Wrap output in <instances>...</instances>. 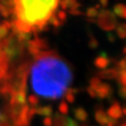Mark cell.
I'll list each match as a JSON object with an SVG mask.
<instances>
[{
    "mask_svg": "<svg viewBox=\"0 0 126 126\" xmlns=\"http://www.w3.org/2000/svg\"><path fill=\"white\" fill-rule=\"evenodd\" d=\"M72 71L67 63L53 51H43L35 57L31 67V83L37 95L57 99L68 90Z\"/></svg>",
    "mask_w": 126,
    "mask_h": 126,
    "instance_id": "6da1fadb",
    "label": "cell"
},
{
    "mask_svg": "<svg viewBox=\"0 0 126 126\" xmlns=\"http://www.w3.org/2000/svg\"><path fill=\"white\" fill-rule=\"evenodd\" d=\"M59 5L53 1H14V16L11 30L30 34L32 31L43 30Z\"/></svg>",
    "mask_w": 126,
    "mask_h": 126,
    "instance_id": "7a4b0ae2",
    "label": "cell"
},
{
    "mask_svg": "<svg viewBox=\"0 0 126 126\" xmlns=\"http://www.w3.org/2000/svg\"><path fill=\"white\" fill-rule=\"evenodd\" d=\"M0 45L2 47L3 52H4L6 58L8 59V61L12 62L21 56V54L23 53V51L24 50V47L26 44L22 43L17 38L16 35L12 33L7 39L2 41L0 43Z\"/></svg>",
    "mask_w": 126,
    "mask_h": 126,
    "instance_id": "3957f363",
    "label": "cell"
},
{
    "mask_svg": "<svg viewBox=\"0 0 126 126\" xmlns=\"http://www.w3.org/2000/svg\"><path fill=\"white\" fill-rule=\"evenodd\" d=\"M97 23L100 28L106 31H111L117 26V20L115 14L108 9H101L98 14Z\"/></svg>",
    "mask_w": 126,
    "mask_h": 126,
    "instance_id": "277c9868",
    "label": "cell"
},
{
    "mask_svg": "<svg viewBox=\"0 0 126 126\" xmlns=\"http://www.w3.org/2000/svg\"><path fill=\"white\" fill-rule=\"evenodd\" d=\"M26 47L28 51L36 57L41 52L46 51V50L48 49V44H47L46 40H44V39L36 37L34 39H31V40L28 41Z\"/></svg>",
    "mask_w": 126,
    "mask_h": 126,
    "instance_id": "5b68a950",
    "label": "cell"
},
{
    "mask_svg": "<svg viewBox=\"0 0 126 126\" xmlns=\"http://www.w3.org/2000/svg\"><path fill=\"white\" fill-rule=\"evenodd\" d=\"M52 126H78V123L71 118L62 116L58 113H56L55 118L53 119Z\"/></svg>",
    "mask_w": 126,
    "mask_h": 126,
    "instance_id": "8992f818",
    "label": "cell"
},
{
    "mask_svg": "<svg viewBox=\"0 0 126 126\" xmlns=\"http://www.w3.org/2000/svg\"><path fill=\"white\" fill-rule=\"evenodd\" d=\"M96 96L99 98H108L112 95V88L108 83H101L96 89Z\"/></svg>",
    "mask_w": 126,
    "mask_h": 126,
    "instance_id": "52a82bcc",
    "label": "cell"
},
{
    "mask_svg": "<svg viewBox=\"0 0 126 126\" xmlns=\"http://www.w3.org/2000/svg\"><path fill=\"white\" fill-rule=\"evenodd\" d=\"M107 114L108 115V117L114 119V120H119L122 117V109L120 106V104L118 102H114V104L111 105V107L108 108Z\"/></svg>",
    "mask_w": 126,
    "mask_h": 126,
    "instance_id": "ba28073f",
    "label": "cell"
},
{
    "mask_svg": "<svg viewBox=\"0 0 126 126\" xmlns=\"http://www.w3.org/2000/svg\"><path fill=\"white\" fill-rule=\"evenodd\" d=\"M109 63H110V60L108 58V54L106 53V52H104V51H102L99 54V56H97L94 59V65L96 67L100 68V69H103V70L107 69Z\"/></svg>",
    "mask_w": 126,
    "mask_h": 126,
    "instance_id": "9c48e42d",
    "label": "cell"
},
{
    "mask_svg": "<svg viewBox=\"0 0 126 126\" xmlns=\"http://www.w3.org/2000/svg\"><path fill=\"white\" fill-rule=\"evenodd\" d=\"M119 73L120 71L117 68H107L105 70L100 71L97 75L99 79H117L119 77Z\"/></svg>",
    "mask_w": 126,
    "mask_h": 126,
    "instance_id": "30bf717a",
    "label": "cell"
},
{
    "mask_svg": "<svg viewBox=\"0 0 126 126\" xmlns=\"http://www.w3.org/2000/svg\"><path fill=\"white\" fill-rule=\"evenodd\" d=\"M10 30H11V22L4 21L0 24V43L9 37Z\"/></svg>",
    "mask_w": 126,
    "mask_h": 126,
    "instance_id": "8fae6325",
    "label": "cell"
},
{
    "mask_svg": "<svg viewBox=\"0 0 126 126\" xmlns=\"http://www.w3.org/2000/svg\"><path fill=\"white\" fill-rule=\"evenodd\" d=\"M94 118L96 120V122L103 126H107V124H108L109 120H110V118L108 117L107 112L105 110H103L102 108H99L98 110L95 111Z\"/></svg>",
    "mask_w": 126,
    "mask_h": 126,
    "instance_id": "7c38bea8",
    "label": "cell"
},
{
    "mask_svg": "<svg viewBox=\"0 0 126 126\" xmlns=\"http://www.w3.org/2000/svg\"><path fill=\"white\" fill-rule=\"evenodd\" d=\"M59 5L62 6L63 9H79L81 5L77 2V1H73V0H65V1H61L59 2Z\"/></svg>",
    "mask_w": 126,
    "mask_h": 126,
    "instance_id": "4fadbf2b",
    "label": "cell"
},
{
    "mask_svg": "<svg viewBox=\"0 0 126 126\" xmlns=\"http://www.w3.org/2000/svg\"><path fill=\"white\" fill-rule=\"evenodd\" d=\"M53 113V109L50 106H44V107H37L36 108V114L39 116L50 117Z\"/></svg>",
    "mask_w": 126,
    "mask_h": 126,
    "instance_id": "5bb4252c",
    "label": "cell"
},
{
    "mask_svg": "<svg viewBox=\"0 0 126 126\" xmlns=\"http://www.w3.org/2000/svg\"><path fill=\"white\" fill-rule=\"evenodd\" d=\"M113 12L119 17L126 19V5L117 4L113 7Z\"/></svg>",
    "mask_w": 126,
    "mask_h": 126,
    "instance_id": "9a60e30c",
    "label": "cell"
},
{
    "mask_svg": "<svg viewBox=\"0 0 126 126\" xmlns=\"http://www.w3.org/2000/svg\"><path fill=\"white\" fill-rule=\"evenodd\" d=\"M74 116L76 117L77 120L80 122H85L88 119V113L84 108H77L76 109H74Z\"/></svg>",
    "mask_w": 126,
    "mask_h": 126,
    "instance_id": "2e32d148",
    "label": "cell"
},
{
    "mask_svg": "<svg viewBox=\"0 0 126 126\" xmlns=\"http://www.w3.org/2000/svg\"><path fill=\"white\" fill-rule=\"evenodd\" d=\"M99 8H100V5H97V6H95V7H91L89 9H87V10H86V15H87V17L91 19L98 17Z\"/></svg>",
    "mask_w": 126,
    "mask_h": 126,
    "instance_id": "e0dca14e",
    "label": "cell"
},
{
    "mask_svg": "<svg viewBox=\"0 0 126 126\" xmlns=\"http://www.w3.org/2000/svg\"><path fill=\"white\" fill-rule=\"evenodd\" d=\"M116 32L120 38H122V39L126 38V23L119 24L116 28Z\"/></svg>",
    "mask_w": 126,
    "mask_h": 126,
    "instance_id": "ac0fdd59",
    "label": "cell"
},
{
    "mask_svg": "<svg viewBox=\"0 0 126 126\" xmlns=\"http://www.w3.org/2000/svg\"><path fill=\"white\" fill-rule=\"evenodd\" d=\"M65 99L68 103H73L75 101V98H76V90L75 89H68L66 92H65Z\"/></svg>",
    "mask_w": 126,
    "mask_h": 126,
    "instance_id": "d6986e66",
    "label": "cell"
},
{
    "mask_svg": "<svg viewBox=\"0 0 126 126\" xmlns=\"http://www.w3.org/2000/svg\"><path fill=\"white\" fill-rule=\"evenodd\" d=\"M28 103L31 106L32 108H37L38 107V104H39V98L35 94H31L28 96Z\"/></svg>",
    "mask_w": 126,
    "mask_h": 126,
    "instance_id": "ffe728a7",
    "label": "cell"
},
{
    "mask_svg": "<svg viewBox=\"0 0 126 126\" xmlns=\"http://www.w3.org/2000/svg\"><path fill=\"white\" fill-rule=\"evenodd\" d=\"M58 109H59V112L61 113V114H63V115L67 114L68 111H69L68 104L66 103L65 101H62V102L60 103V105H59Z\"/></svg>",
    "mask_w": 126,
    "mask_h": 126,
    "instance_id": "44dd1931",
    "label": "cell"
},
{
    "mask_svg": "<svg viewBox=\"0 0 126 126\" xmlns=\"http://www.w3.org/2000/svg\"><path fill=\"white\" fill-rule=\"evenodd\" d=\"M49 23H50L51 25H53V26H55V27H60L61 25L63 24V22H61V21L57 18V16H56L55 14H53V15L50 17V19L49 20Z\"/></svg>",
    "mask_w": 126,
    "mask_h": 126,
    "instance_id": "7402d4cb",
    "label": "cell"
},
{
    "mask_svg": "<svg viewBox=\"0 0 126 126\" xmlns=\"http://www.w3.org/2000/svg\"><path fill=\"white\" fill-rule=\"evenodd\" d=\"M101 83H102L101 79H99L98 77H93L90 79V87L94 88V89H96Z\"/></svg>",
    "mask_w": 126,
    "mask_h": 126,
    "instance_id": "603a6c76",
    "label": "cell"
},
{
    "mask_svg": "<svg viewBox=\"0 0 126 126\" xmlns=\"http://www.w3.org/2000/svg\"><path fill=\"white\" fill-rule=\"evenodd\" d=\"M117 79L119 80V82L121 83V85L126 86V70L120 71V73H119V77H118Z\"/></svg>",
    "mask_w": 126,
    "mask_h": 126,
    "instance_id": "cb8c5ba5",
    "label": "cell"
},
{
    "mask_svg": "<svg viewBox=\"0 0 126 126\" xmlns=\"http://www.w3.org/2000/svg\"><path fill=\"white\" fill-rule=\"evenodd\" d=\"M56 16H57V18L61 21V22H63V23H64L65 21H66V18H67V14H66V12L64 11V10H59V11H57V13L55 14Z\"/></svg>",
    "mask_w": 126,
    "mask_h": 126,
    "instance_id": "d4e9b609",
    "label": "cell"
},
{
    "mask_svg": "<svg viewBox=\"0 0 126 126\" xmlns=\"http://www.w3.org/2000/svg\"><path fill=\"white\" fill-rule=\"evenodd\" d=\"M119 71H122V70H126V57L125 58L120 60L117 63V67H116Z\"/></svg>",
    "mask_w": 126,
    "mask_h": 126,
    "instance_id": "484cf974",
    "label": "cell"
},
{
    "mask_svg": "<svg viewBox=\"0 0 126 126\" xmlns=\"http://www.w3.org/2000/svg\"><path fill=\"white\" fill-rule=\"evenodd\" d=\"M119 95L123 99H126V86L121 85L119 88Z\"/></svg>",
    "mask_w": 126,
    "mask_h": 126,
    "instance_id": "4316f807",
    "label": "cell"
},
{
    "mask_svg": "<svg viewBox=\"0 0 126 126\" xmlns=\"http://www.w3.org/2000/svg\"><path fill=\"white\" fill-rule=\"evenodd\" d=\"M89 46L91 49H96L98 47V41L95 39L94 37H91L89 41Z\"/></svg>",
    "mask_w": 126,
    "mask_h": 126,
    "instance_id": "83f0119b",
    "label": "cell"
},
{
    "mask_svg": "<svg viewBox=\"0 0 126 126\" xmlns=\"http://www.w3.org/2000/svg\"><path fill=\"white\" fill-rule=\"evenodd\" d=\"M52 122H53V120L50 117H46L43 120V124H44V126H52Z\"/></svg>",
    "mask_w": 126,
    "mask_h": 126,
    "instance_id": "f1b7e54d",
    "label": "cell"
},
{
    "mask_svg": "<svg viewBox=\"0 0 126 126\" xmlns=\"http://www.w3.org/2000/svg\"><path fill=\"white\" fill-rule=\"evenodd\" d=\"M87 92H88V94H89V95H90L91 97H93V98H95V97H97L96 96V92H95V89H94V88H92V87H88L87 88Z\"/></svg>",
    "mask_w": 126,
    "mask_h": 126,
    "instance_id": "f546056e",
    "label": "cell"
},
{
    "mask_svg": "<svg viewBox=\"0 0 126 126\" xmlns=\"http://www.w3.org/2000/svg\"><path fill=\"white\" fill-rule=\"evenodd\" d=\"M69 13L72 14V15H81L82 11H80L79 9H70L69 10Z\"/></svg>",
    "mask_w": 126,
    "mask_h": 126,
    "instance_id": "4dcf8cb0",
    "label": "cell"
},
{
    "mask_svg": "<svg viewBox=\"0 0 126 126\" xmlns=\"http://www.w3.org/2000/svg\"><path fill=\"white\" fill-rule=\"evenodd\" d=\"M5 60H8V59L6 58L4 52H3V50H2V47H1V45H0V63H3Z\"/></svg>",
    "mask_w": 126,
    "mask_h": 126,
    "instance_id": "1f68e13d",
    "label": "cell"
},
{
    "mask_svg": "<svg viewBox=\"0 0 126 126\" xmlns=\"http://www.w3.org/2000/svg\"><path fill=\"white\" fill-rule=\"evenodd\" d=\"M107 37H108V40L110 41V42H114V41L116 40L115 36H114V34H113V33H108Z\"/></svg>",
    "mask_w": 126,
    "mask_h": 126,
    "instance_id": "d6a6232c",
    "label": "cell"
},
{
    "mask_svg": "<svg viewBox=\"0 0 126 126\" xmlns=\"http://www.w3.org/2000/svg\"><path fill=\"white\" fill-rule=\"evenodd\" d=\"M117 124H118L117 120H114V119H111V118H110V120H109L108 123L107 124V126H116Z\"/></svg>",
    "mask_w": 126,
    "mask_h": 126,
    "instance_id": "836d02e7",
    "label": "cell"
},
{
    "mask_svg": "<svg viewBox=\"0 0 126 126\" xmlns=\"http://www.w3.org/2000/svg\"><path fill=\"white\" fill-rule=\"evenodd\" d=\"M0 126H8L6 123V118L3 115H0Z\"/></svg>",
    "mask_w": 126,
    "mask_h": 126,
    "instance_id": "e575fe53",
    "label": "cell"
},
{
    "mask_svg": "<svg viewBox=\"0 0 126 126\" xmlns=\"http://www.w3.org/2000/svg\"><path fill=\"white\" fill-rule=\"evenodd\" d=\"M108 1H100V3H99V5L102 6V8H106V7L108 6Z\"/></svg>",
    "mask_w": 126,
    "mask_h": 126,
    "instance_id": "d590c367",
    "label": "cell"
},
{
    "mask_svg": "<svg viewBox=\"0 0 126 126\" xmlns=\"http://www.w3.org/2000/svg\"><path fill=\"white\" fill-rule=\"evenodd\" d=\"M122 115H124V116H126V107H124V108H122Z\"/></svg>",
    "mask_w": 126,
    "mask_h": 126,
    "instance_id": "8d00e7d4",
    "label": "cell"
},
{
    "mask_svg": "<svg viewBox=\"0 0 126 126\" xmlns=\"http://www.w3.org/2000/svg\"><path fill=\"white\" fill-rule=\"evenodd\" d=\"M122 51H123V53H125V54H126V46L124 47V49H123V50H122Z\"/></svg>",
    "mask_w": 126,
    "mask_h": 126,
    "instance_id": "74e56055",
    "label": "cell"
},
{
    "mask_svg": "<svg viewBox=\"0 0 126 126\" xmlns=\"http://www.w3.org/2000/svg\"><path fill=\"white\" fill-rule=\"evenodd\" d=\"M121 126H126V122H124V123H122V124Z\"/></svg>",
    "mask_w": 126,
    "mask_h": 126,
    "instance_id": "f35d334b",
    "label": "cell"
}]
</instances>
